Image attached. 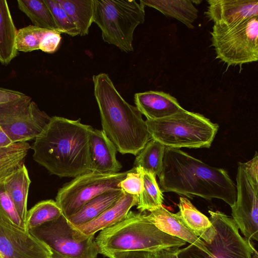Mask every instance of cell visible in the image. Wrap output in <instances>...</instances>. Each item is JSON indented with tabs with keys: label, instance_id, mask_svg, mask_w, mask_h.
<instances>
[{
	"label": "cell",
	"instance_id": "32",
	"mask_svg": "<svg viewBox=\"0 0 258 258\" xmlns=\"http://www.w3.org/2000/svg\"><path fill=\"white\" fill-rule=\"evenodd\" d=\"M0 219L9 221L15 226L25 230V224L19 216L2 182H0Z\"/></svg>",
	"mask_w": 258,
	"mask_h": 258
},
{
	"label": "cell",
	"instance_id": "11",
	"mask_svg": "<svg viewBox=\"0 0 258 258\" xmlns=\"http://www.w3.org/2000/svg\"><path fill=\"white\" fill-rule=\"evenodd\" d=\"M130 171L109 174L94 172L81 174L58 189L55 202L68 219L100 194L121 190L119 184Z\"/></svg>",
	"mask_w": 258,
	"mask_h": 258
},
{
	"label": "cell",
	"instance_id": "9",
	"mask_svg": "<svg viewBox=\"0 0 258 258\" xmlns=\"http://www.w3.org/2000/svg\"><path fill=\"white\" fill-rule=\"evenodd\" d=\"M258 156L238 162L236 201L231 207L232 219L249 240H258Z\"/></svg>",
	"mask_w": 258,
	"mask_h": 258
},
{
	"label": "cell",
	"instance_id": "4",
	"mask_svg": "<svg viewBox=\"0 0 258 258\" xmlns=\"http://www.w3.org/2000/svg\"><path fill=\"white\" fill-rule=\"evenodd\" d=\"M95 241L99 253L108 257L116 252H152L186 244L159 230L148 219L147 214L134 211H130L115 225L100 231Z\"/></svg>",
	"mask_w": 258,
	"mask_h": 258
},
{
	"label": "cell",
	"instance_id": "30",
	"mask_svg": "<svg viewBox=\"0 0 258 258\" xmlns=\"http://www.w3.org/2000/svg\"><path fill=\"white\" fill-rule=\"evenodd\" d=\"M49 30L32 25L20 29L16 36L17 50L28 52L39 49L43 38Z\"/></svg>",
	"mask_w": 258,
	"mask_h": 258
},
{
	"label": "cell",
	"instance_id": "22",
	"mask_svg": "<svg viewBox=\"0 0 258 258\" xmlns=\"http://www.w3.org/2000/svg\"><path fill=\"white\" fill-rule=\"evenodd\" d=\"M17 32L7 1L0 0V62L3 65L9 64L18 54Z\"/></svg>",
	"mask_w": 258,
	"mask_h": 258
},
{
	"label": "cell",
	"instance_id": "16",
	"mask_svg": "<svg viewBox=\"0 0 258 258\" xmlns=\"http://www.w3.org/2000/svg\"><path fill=\"white\" fill-rule=\"evenodd\" d=\"M134 100L136 107L148 120L170 116L183 109L175 98L162 91L137 93Z\"/></svg>",
	"mask_w": 258,
	"mask_h": 258
},
{
	"label": "cell",
	"instance_id": "5",
	"mask_svg": "<svg viewBox=\"0 0 258 258\" xmlns=\"http://www.w3.org/2000/svg\"><path fill=\"white\" fill-rule=\"evenodd\" d=\"M152 139L166 147L209 148L219 128L204 115L183 109L163 118L146 121Z\"/></svg>",
	"mask_w": 258,
	"mask_h": 258
},
{
	"label": "cell",
	"instance_id": "15",
	"mask_svg": "<svg viewBox=\"0 0 258 258\" xmlns=\"http://www.w3.org/2000/svg\"><path fill=\"white\" fill-rule=\"evenodd\" d=\"M117 148L101 130L93 128L89 139L91 172L114 174L122 166L117 160Z\"/></svg>",
	"mask_w": 258,
	"mask_h": 258
},
{
	"label": "cell",
	"instance_id": "31",
	"mask_svg": "<svg viewBox=\"0 0 258 258\" xmlns=\"http://www.w3.org/2000/svg\"><path fill=\"white\" fill-rule=\"evenodd\" d=\"M50 9L60 33H65L72 37L79 35L77 26L57 0H44Z\"/></svg>",
	"mask_w": 258,
	"mask_h": 258
},
{
	"label": "cell",
	"instance_id": "20",
	"mask_svg": "<svg viewBox=\"0 0 258 258\" xmlns=\"http://www.w3.org/2000/svg\"><path fill=\"white\" fill-rule=\"evenodd\" d=\"M123 193L122 190H109L94 198L68 218L69 223L77 227L92 221L114 205Z\"/></svg>",
	"mask_w": 258,
	"mask_h": 258
},
{
	"label": "cell",
	"instance_id": "7",
	"mask_svg": "<svg viewBox=\"0 0 258 258\" xmlns=\"http://www.w3.org/2000/svg\"><path fill=\"white\" fill-rule=\"evenodd\" d=\"M211 34L216 58L228 66L257 60V17L228 25L214 24Z\"/></svg>",
	"mask_w": 258,
	"mask_h": 258
},
{
	"label": "cell",
	"instance_id": "29",
	"mask_svg": "<svg viewBox=\"0 0 258 258\" xmlns=\"http://www.w3.org/2000/svg\"><path fill=\"white\" fill-rule=\"evenodd\" d=\"M62 215L61 209L52 200L42 201L27 212L25 222L26 231L37 228L58 218Z\"/></svg>",
	"mask_w": 258,
	"mask_h": 258
},
{
	"label": "cell",
	"instance_id": "12",
	"mask_svg": "<svg viewBox=\"0 0 258 258\" xmlns=\"http://www.w3.org/2000/svg\"><path fill=\"white\" fill-rule=\"evenodd\" d=\"M50 118L27 95L0 104V127L12 143L35 139Z\"/></svg>",
	"mask_w": 258,
	"mask_h": 258
},
{
	"label": "cell",
	"instance_id": "37",
	"mask_svg": "<svg viewBox=\"0 0 258 258\" xmlns=\"http://www.w3.org/2000/svg\"><path fill=\"white\" fill-rule=\"evenodd\" d=\"M109 258H151V252L143 251L116 252Z\"/></svg>",
	"mask_w": 258,
	"mask_h": 258
},
{
	"label": "cell",
	"instance_id": "23",
	"mask_svg": "<svg viewBox=\"0 0 258 258\" xmlns=\"http://www.w3.org/2000/svg\"><path fill=\"white\" fill-rule=\"evenodd\" d=\"M145 6L153 8L167 17L174 18L193 28L192 23L198 18V10L191 1L185 0H140Z\"/></svg>",
	"mask_w": 258,
	"mask_h": 258
},
{
	"label": "cell",
	"instance_id": "36",
	"mask_svg": "<svg viewBox=\"0 0 258 258\" xmlns=\"http://www.w3.org/2000/svg\"><path fill=\"white\" fill-rule=\"evenodd\" d=\"M26 95L15 90L0 88V104L19 99Z\"/></svg>",
	"mask_w": 258,
	"mask_h": 258
},
{
	"label": "cell",
	"instance_id": "21",
	"mask_svg": "<svg viewBox=\"0 0 258 258\" xmlns=\"http://www.w3.org/2000/svg\"><path fill=\"white\" fill-rule=\"evenodd\" d=\"M2 183L25 224L28 212V194L31 183L25 164L18 171L5 178Z\"/></svg>",
	"mask_w": 258,
	"mask_h": 258
},
{
	"label": "cell",
	"instance_id": "33",
	"mask_svg": "<svg viewBox=\"0 0 258 258\" xmlns=\"http://www.w3.org/2000/svg\"><path fill=\"white\" fill-rule=\"evenodd\" d=\"M119 186L123 192L138 196L143 189L142 169L135 167L130 169Z\"/></svg>",
	"mask_w": 258,
	"mask_h": 258
},
{
	"label": "cell",
	"instance_id": "26",
	"mask_svg": "<svg viewBox=\"0 0 258 258\" xmlns=\"http://www.w3.org/2000/svg\"><path fill=\"white\" fill-rule=\"evenodd\" d=\"M165 148L159 142L151 139L136 155L134 167L159 176L162 170Z\"/></svg>",
	"mask_w": 258,
	"mask_h": 258
},
{
	"label": "cell",
	"instance_id": "17",
	"mask_svg": "<svg viewBox=\"0 0 258 258\" xmlns=\"http://www.w3.org/2000/svg\"><path fill=\"white\" fill-rule=\"evenodd\" d=\"M147 217L164 233L193 244L212 256L206 243L187 228L175 214L171 213L162 206L150 212Z\"/></svg>",
	"mask_w": 258,
	"mask_h": 258
},
{
	"label": "cell",
	"instance_id": "6",
	"mask_svg": "<svg viewBox=\"0 0 258 258\" xmlns=\"http://www.w3.org/2000/svg\"><path fill=\"white\" fill-rule=\"evenodd\" d=\"M145 6L135 0H95L93 22L105 42L125 52L132 51L133 34L145 20Z\"/></svg>",
	"mask_w": 258,
	"mask_h": 258
},
{
	"label": "cell",
	"instance_id": "14",
	"mask_svg": "<svg viewBox=\"0 0 258 258\" xmlns=\"http://www.w3.org/2000/svg\"><path fill=\"white\" fill-rule=\"evenodd\" d=\"M205 14L214 24L230 25L258 16L256 0H208Z\"/></svg>",
	"mask_w": 258,
	"mask_h": 258
},
{
	"label": "cell",
	"instance_id": "10",
	"mask_svg": "<svg viewBox=\"0 0 258 258\" xmlns=\"http://www.w3.org/2000/svg\"><path fill=\"white\" fill-rule=\"evenodd\" d=\"M45 243L58 258H97L94 236L80 234L62 215L58 218L28 231Z\"/></svg>",
	"mask_w": 258,
	"mask_h": 258
},
{
	"label": "cell",
	"instance_id": "40",
	"mask_svg": "<svg viewBox=\"0 0 258 258\" xmlns=\"http://www.w3.org/2000/svg\"><path fill=\"white\" fill-rule=\"evenodd\" d=\"M52 258H58V257H53V256H52Z\"/></svg>",
	"mask_w": 258,
	"mask_h": 258
},
{
	"label": "cell",
	"instance_id": "24",
	"mask_svg": "<svg viewBox=\"0 0 258 258\" xmlns=\"http://www.w3.org/2000/svg\"><path fill=\"white\" fill-rule=\"evenodd\" d=\"M62 6L79 31V35L89 33L93 23L95 0H57Z\"/></svg>",
	"mask_w": 258,
	"mask_h": 258
},
{
	"label": "cell",
	"instance_id": "8",
	"mask_svg": "<svg viewBox=\"0 0 258 258\" xmlns=\"http://www.w3.org/2000/svg\"><path fill=\"white\" fill-rule=\"evenodd\" d=\"M217 233L206 247L212 256L193 244L181 249L178 258H253L257 252L250 241L241 236L232 218L219 211H209Z\"/></svg>",
	"mask_w": 258,
	"mask_h": 258
},
{
	"label": "cell",
	"instance_id": "13",
	"mask_svg": "<svg viewBox=\"0 0 258 258\" xmlns=\"http://www.w3.org/2000/svg\"><path fill=\"white\" fill-rule=\"evenodd\" d=\"M0 253L3 258H52L50 248L28 231L0 219Z\"/></svg>",
	"mask_w": 258,
	"mask_h": 258
},
{
	"label": "cell",
	"instance_id": "1",
	"mask_svg": "<svg viewBox=\"0 0 258 258\" xmlns=\"http://www.w3.org/2000/svg\"><path fill=\"white\" fill-rule=\"evenodd\" d=\"M93 128L80 118L51 117L31 147L33 159L60 177L75 178L91 172L89 139Z\"/></svg>",
	"mask_w": 258,
	"mask_h": 258
},
{
	"label": "cell",
	"instance_id": "27",
	"mask_svg": "<svg viewBox=\"0 0 258 258\" xmlns=\"http://www.w3.org/2000/svg\"><path fill=\"white\" fill-rule=\"evenodd\" d=\"M17 4L20 10L30 19L33 25L60 33L44 0H18Z\"/></svg>",
	"mask_w": 258,
	"mask_h": 258
},
{
	"label": "cell",
	"instance_id": "3",
	"mask_svg": "<svg viewBox=\"0 0 258 258\" xmlns=\"http://www.w3.org/2000/svg\"><path fill=\"white\" fill-rule=\"evenodd\" d=\"M92 80L102 131L121 154L137 155L151 139L142 114L123 98L108 74L94 75Z\"/></svg>",
	"mask_w": 258,
	"mask_h": 258
},
{
	"label": "cell",
	"instance_id": "39",
	"mask_svg": "<svg viewBox=\"0 0 258 258\" xmlns=\"http://www.w3.org/2000/svg\"><path fill=\"white\" fill-rule=\"evenodd\" d=\"M0 258H3L1 253H0Z\"/></svg>",
	"mask_w": 258,
	"mask_h": 258
},
{
	"label": "cell",
	"instance_id": "28",
	"mask_svg": "<svg viewBox=\"0 0 258 258\" xmlns=\"http://www.w3.org/2000/svg\"><path fill=\"white\" fill-rule=\"evenodd\" d=\"M142 173L143 189L138 196L137 208L141 213L150 212L162 206L163 195L156 181V176L143 169Z\"/></svg>",
	"mask_w": 258,
	"mask_h": 258
},
{
	"label": "cell",
	"instance_id": "25",
	"mask_svg": "<svg viewBox=\"0 0 258 258\" xmlns=\"http://www.w3.org/2000/svg\"><path fill=\"white\" fill-rule=\"evenodd\" d=\"M30 148L27 142H14L0 147V182L23 166Z\"/></svg>",
	"mask_w": 258,
	"mask_h": 258
},
{
	"label": "cell",
	"instance_id": "35",
	"mask_svg": "<svg viewBox=\"0 0 258 258\" xmlns=\"http://www.w3.org/2000/svg\"><path fill=\"white\" fill-rule=\"evenodd\" d=\"M181 248L171 247L151 252V258H178Z\"/></svg>",
	"mask_w": 258,
	"mask_h": 258
},
{
	"label": "cell",
	"instance_id": "38",
	"mask_svg": "<svg viewBox=\"0 0 258 258\" xmlns=\"http://www.w3.org/2000/svg\"><path fill=\"white\" fill-rule=\"evenodd\" d=\"M12 142L0 127V147L11 144Z\"/></svg>",
	"mask_w": 258,
	"mask_h": 258
},
{
	"label": "cell",
	"instance_id": "2",
	"mask_svg": "<svg viewBox=\"0 0 258 258\" xmlns=\"http://www.w3.org/2000/svg\"><path fill=\"white\" fill-rule=\"evenodd\" d=\"M159 178L162 192L191 199H218L231 207L236 201L235 185L225 170L209 166L179 149L165 148Z\"/></svg>",
	"mask_w": 258,
	"mask_h": 258
},
{
	"label": "cell",
	"instance_id": "19",
	"mask_svg": "<svg viewBox=\"0 0 258 258\" xmlns=\"http://www.w3.org/2000/svg\"><path fill=\"white\" fill-rule=\"evenodd\" d=\"M179 211L175 213L185 226L206 243H211L217 231L210 219L187 198H179Z\"/></svg>",
	"mask_w": 258,
	"mask_h": 258
},
{
	"label": "cell",
	"instance_id": "34",
	"mask_svg": "<svg viewBox=\"0 0 258 258\" xmlns=\"http://www.w3.org/2000/svg\"><path fill=\"white\" fill-rule=\"evenodd\" d=\"M61 39L60 33L49 30L43 38L39 45V49L44 52L53 53L58 49Z\"/></svg>",
	"mask_w": 258,
	"mask_h": 258
},
{
	"label": "cell",
	"instance_id": "18",
	"mask_svg": "<svg viewBox=\"0 0 258 258\" xmlns=\"http://www.w3.org/2000/svg\"><path fill=\"white\" fill-rule=\"evenodd\" d=\"M138 198L137 196L124 192L114 205L96 218L80 226L73 227L82 235L94 236L97 232L111 227L123 219L131 208L137 205Z\"/></svg>",
	"mask_w": 258,
	"mask_h": 258
}]
</instances>
